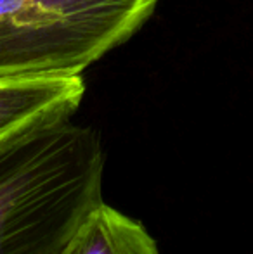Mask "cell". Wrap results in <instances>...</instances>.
I'll return each instance as SVG.
<instances>
[{
  "instance_id": "obj_2",
  "label": "cell",
  "mask_w": 253,
  "mask_h": 254,
  "mask_svg": "<svg viewBox=\"0 0 253 254\" xmlns=\"http://www.w3.org/2000/svg\"><path fill=\"white\" fill-rule=\"evenodd\" d=\"M64 74H80L125 42L158 0H30Z\"/></svg>"
},
{
  "instance_id": "obj_1",
  "label": "cell",
  "mask_w": 253,
  "mask_h": 254,
  "mask_svg": "<svg viewBox=\"0 0 253 254\" xmlns=\"http://www.w3.org/2000/svg\"><path fill=\"white\" fill-rule=\"evenodd\" d=\"M101 137L71 120L0 145V254H63L102 201Z\"/></svg>"
},
{
  "instance_id": "obj_3",
  "label": "cell",
  "mask_w": 253,
  "mask_h": 254,
  "mask_svg": "<svg viewBox=\"0 0 253 254\" xmlns=\"http://www.w3.org/2000/svg\"><path fill=\"white\" fill-rule=\"evenodd\" d=\"M84 94L80 74L0 78V145L71 120Z\"/></svg>"
},
{
  "instance_id": "obj_4",
  "label": "cell",
  "mask_w": 253,
  "mask_h": 254,
  "mask_svg": "<svg viewBox=\"0 0 253 254\" xmlns=\"http://www.w3.org/2000/svg\"><path fill=\"white\" fill-rule=\"evenodd\" d=\"M63 254H160L141 221L101 201L84 218Z\"/></svg>"
}]
</instances>
